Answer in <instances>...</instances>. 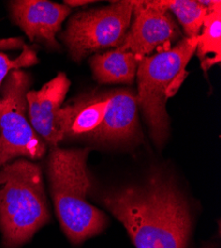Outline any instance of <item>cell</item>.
Listing matches in <instances>:
<instances>
[{"instance_id": "1", "label": "cell", "mask_w": 221, "mask_h": 248, "mask_svg": "<svg viewBox=\"0 0 221 248\" xmlns=\"http://www.w3.org/2000/svg\"><path fill=\"white\" fill-rule=\"evenodd\" d=\"M100 200L123 223L136 248H187L190 209L168 177L154 174L141 186L105 191Z\"/></svg>"}, {"instance_id": "2", "label": "cell", "mask_w": 221, "mask_h": 248, "mask_svg": "<svg viewBox=\"0 0 221 248\" xmlns=\"http://www.w3.org/2000/svg\"><path fill=\"white\" fill-rule=\"evenodd\" d=\"M88 148H52L48 178L57 216L67 237L74 244L102 232L106 216L91 205L87 197L91 188L87 167Z\"/></svg>"}, {"instance_id": "3", "label": "cell", "mask_w": 221, "mask_h": 248, "mask_svg": "<svg viewBox=\"0 0 221 248\" xmlns=\"http://www.w3.org/2000/svg\"><path fill=\"white\" fill-rule=\"evenodd\" d=\"M42 169L18 159L0 167V230L5 248L29 241L50 221Z\"/></svg>"}, {"instance_id": "4", "label": "cell", "mask_w": 221, "mask_h": 248, "mask_svg": "<svg viewBox=\"0 0 221 248\" xmlns=\"http://www.w3.org/2000/svg\"><path fill=\"white\" fill-rule=\"evenodd\" d=\"M197 37H186L174 47L139 59L136 73L138 106L141 107L158 147L163 145L169 134L170 120L166 110L168 91L176 78L186 72L196 50Z\"/></svg>"}, {"instance_id": "5", "label": "cell", "mask_w": 221, "mask_h": 248, "mask_svg": "<svg viewBox=\"0 0 221 248\" xmlns=\"http://www.w3.org/2000/svg\"><path fill=\"white\" fill-rule=\"evenodd\" d=\"M31 77L21 71H11L3 81L0 95V167L16 157L42 158L46 143L26 118L27 93Z\"/></svg>"}, {"instance_id": "6", "label": "cell", "mask_w": 221, "mask_h": 248, "mask_svg": "<svg viewBox=\"0 0 221 248\" xmlns=\"http://www.w3.org/2000/svg\"><path fill=\"white\" fill-rule=\"evenodd\" d=\"M134 1L112 4L73 15L61 39L71 58L80 62L88 55L122 44L133 17Z\"/></svg>"}, {"instance_id": "7", "label": "cell", "mask_w": 221, "mask_h": 248, "mask_svg": "<svg viewBox=\"0 0 221 248\" xmlns=\"http://www.w3.org/2000/svg\"><path fill=\"white\" fill-rule=\"evenodd\" d=\"M133 15V23L117 48L120 51L131 52L140 59L173 47L179 38L180 32L172 14L158 1H134Z\"/></svg>"}, {"instance_id": "8", "label": "cell", "mask_w": 221, "mask_h": 248, "mask_svg": "<svg viewBox=\"0 0 221 248\" xmlns=\"http://www.w3.org/2000/svg\"><path fill=\"white\" fill-rule=\"evenodd\" d=\"M70 86L67 75L59 73L41 90L29 91L26 95L31 126L52 148L65 138L59 127V112Z\"/></svg>"}, {"instance_id": "9", "label": "cell", "mask_w": 221, "mask_h": 248, "mask_svg": "<svg viewBox=\"0 0 221 248\" xmlns=\"http://www.w3.org/2000/svg\"><path fill=\"white\" fill-rule=\"evenodd\" d=\"M9 7L14 23L31 42L43 44L51 50L59 49L56 35L70 15L71 7L45 0H17L11 1Z\"/></svg>"}, {"instance_id": "10", "label": "cell", "mask_w": 221, "mask_h": 248, "mask_svg": "<svg viewBox=\"0 0 221 248\" xmlns=\"http://www.w3.org/2000/svg\"><path fill=\"white\" fill-rule=\"evenodd\" d=\"M109 105L103 122L90 137L108 142H122L138 136V100L128 90L109 93Z\"/></svg>"}, {"instance_id": "11", "label": "cell", "mask_w": 221, "mask_h": 248, "mask_svg": "<svg viewBox=\"0 0 221 248\" xmlns=\"http://www.w3.org/2000/svg\"><path fill=\"white\" fill-rule=\"evenodd\" d=\"M109 100V93L88 95L62 108L59 112V127L64 137H90L103 122Z\"/></svg>"}, {"instance_id": "12", "label": "cell", "mask_w": 221, "mask_h": 248, "mask_svg": "<svg viewBox=\"0 0 221 248\" xmlns=\"http://www.w3.org/2000/svg\"><path fill=\"white\" fill-rule=\"evenodd\" d=\"M139 58L131 52L114 51L96 54L90 59L94 78L102 84H129L134 81Z\"/></svg>"}, {"instance_id": "13", "label": "cell", "mask_w": 221, "mask_h": 248, "mask_svg": "<svg viewBox=\"0 0 221 248\" xmlns=\"http://www.w3.org/2000/svg\"><path fill=\"white\" fill-rule=\"evenodd\" d=\"M196 53L202 68L207 72L221 60V2L208 10L204 21L202 34L197 37Z\"/></svg>"}, {"instance_id": "14", "label": "cell", "mask_w": 221, "mask_h": 248, "mask_svg": "<svg viewBox=\"0 0 221 248\" xmlns=\"http://www.w3.org/2000/svg\"><path fill=\"white\" fill-rule=\"evenodd\" d=\"M163 9L174 13L183 26L187 38H195L202 31L208 9L194 0H159Z\"/></svg>"}, {"instance_id": "15", "label": "cell", "mask_w": 221, "mask_h": 248, "mask_svg": "<svg viewBox=\"0 0 221 248\" xmlns=\"http://www.w3.org/2000/svg\"><path fill=\"white\" fill-rule=\"evenodd\" d=\"M38 63L39 59L37 57L36 50L26 45L23 47L22 53L13 60L6 54L0 53V86L11 71L31 67Z\"/></svg>"}, {"instance_id": "16", "label": "cell", "mask_w": 221, "mask_h": 248, "mask_svg": "<svg viewBox=\"0 0 221 248\" xmlns=\"http://www.w3.org/2000/svg\"><path fill=\"white\" fill-rule=\"evenodd\" d=\"M25 46L22 38H5L0 39V51L1 50H15L21 49Z\"/></svg>"}, {"instance_id": "17", "label": "cell", "mask_w": 221, "mask_h": 248, "mask_svg": "<svg viewBox=\"0 0 221 248\" xmlns=\"http://www.w3.org/2000/svg\"><path fill=\"white\" fill-rule=\"evenodd\" d=\"M94 1H88V0H66L64 1L65 5L69 7H77V6H83L89 3H93Z\"/></svg>"}]
</instances>
